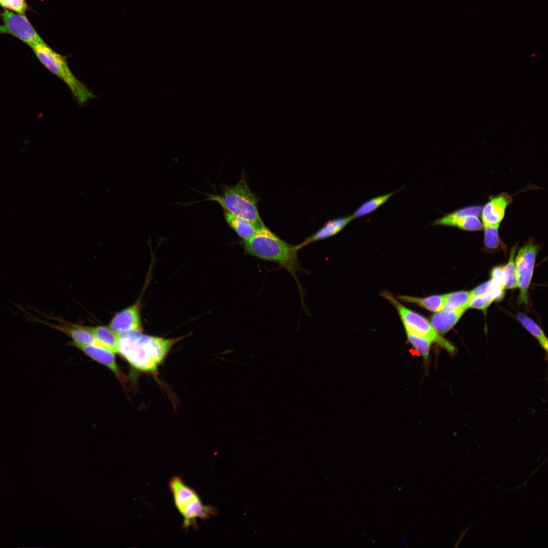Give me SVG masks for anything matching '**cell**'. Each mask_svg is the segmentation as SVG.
Instances as JSON below:
<instances>
[{
  "label": "cell",
  "instance_id": "obj_12",
  "mask_svg": "<svg viewBox=\"0 0 548 548\" xmlns=\"http://www.w3.org/2000/svg\"><path fill=\"white\" fill-rule=\"evenodd\" d=\"M139 306L138 301L119 312L112 318L109 326L118 334L142 331Z\"/></svg>",
  "mask_w": 548,
  "mask_h": 548
},
{
  "label": "cell",
  "instance_id": "obj_14",
  "mask_svg": "<svg viewBox=\"0 0 548 548\" xmlns=\"http://www.w3.org/2000/svg\"><path fill=\"white\" fill-rule=\"evenodd\" d=\"M353 219L352 215L328 221L312 235L298 245L301 248L312 242L323 240L335 235Z\"/></svg>",
  "mask_w": 548,
  "mask_h": 548
},
{
  "label": "cell",
  "instance_id": "obj_6",
  "mask_svg": "<svg viewBox=\"0 0 548 548\" xmlns=\"http://www.w3.org/2000/svg\"><path fill=\"white\" fill-rule=\"evenodd\" d=\"M381 295L396 309L405 331L435 342L449 353H456V347L439 334L425 317L402 304L389 291H383Z\"/></svg>",
  "mask_w": 548,
  "mask_h": 548
},
{
  "label": "cell",
  "instance_id": "obj_24",
  "mask_svg": "<svg viewBox=\"0 0 548 548\" xmlns=\"http://www.w3.org/2000/svg\"><path fill=\"white\" fill-rule=\"evenodd\" d=\"M499 226H483L484 230V243L485 247L490 250L498 249L500 245L499 234Z\"/></svg>",
  "mask_w": 548,
  "mask_h": 548
},
{
  "label": "cell",
  "instance_id": "obj_20",
  "mask_svg": "<svg viewBox=\"0 0 548 548\" xmlns=\"http://www.w3.org/2000/svg\"><path fill=\"white\" fill-rule=\"evenodd\" d=\"M517 318L522 326L539 342L541 347L547 352V338L542 329L531 318L523 313H519Z\"/></svg>",
  "mask_w": 548,
  "mask_h": 548
},
{
  "label": "cell",
  "instance_id": "obj_22",
  "mask_svg": "<svg viewBox=\"0 0 548 548\" xmlns=\"http://www.w3.org/2000/svg\"><path fill=\"white\" fill-rule=\"evenodd\" d=\"M397 190L383 195L371 198L361 204L352 215L353 219L367 215L375 211L383 204L389 198L395 194Z\"/></svg>",
  "mask_w": 548,
  "mask_h": 548
},
{
  "label": "cell",
  "instance_id": "obj_16",
  "mask_svg": "<svg viewBox=\"0 0 548 548\" xmlns=\"http://www.w3.org/2000/svg\"><path fill=\"white\" fill-rule=\"evenodd\" d=\"M223 211L224 218L227 224L242 241L251 238L260 228L247 219L233 215L225 210Z\"/></svg>",
  "mask_w": 548,
  "mask_h": 548
},
{
  "label": "cell",
  "instance_id": "obj_9",
  "mask_svg": "<svg viewBox=\"0 0 548 548\" xmlns=\"http://www.w3.org/2000/svg\"><path fill=\"white\" fill-rule=\"evenodd\" d=\"M482 209L480 205L462 208L436 219L432 225L456 227L468 231H480L483 229L480 218Z\"/></svg>",
  "mask_w": 548,
  "mask_h": 548
},
{
  "label": "cell",
  "instance_id": "obj_17",
  "mask_svg": "<svg viewBox=\"0 0 548 548\" xmlns=\"http://www.w3.org/2000/svg\"><path fill=\"white\" fill-rule=\"evenodd\" d=\"M446 294L434 295L426 297H417L407 295H399L397 298L402 301L414 303L432 312H437L443 309Z\"/></svg>",
  "mask_w": 548,
  "mask_h": 548
},
{
  "label": "cell",
  "instance_id": "obj_5",
  "mask_svg": "<svg viewBox=\"0 0 548 548\" xmlns=\"http://www.w3.org/2000/svg\"><path fill=\"white\" fill-rule=\"evenodd\" d=\"M175 505L183 519V527H195L196 520H205L215 515L216 509L204 505L199 495L188 486L179 475L173 476L169 482Z\"/></svg>",
  "mask_w": 548,
  "mask_h": 548
},
{
  "label": "cell",
  "instance_id": "obj_25",
  "mask_svg": "<svg viewBox=\"0 0 548 548\" xmlns=\"http://www.w3.org/2000/svg\"><path fill=\"white\" fill-rule=\"evenodd\" d=\"M496 300H497V297L492 293L473 297L469 302V308L486 312L488 307Z\"/></svg>",
  "mask_w": 548,
  "mask_h": 548
},
{
  "label": "cell",
  "instance_id": "obj_15",
  "mask_svg": "<svg viewBox=\"0 0 548 548\" xmlns=\"http://www.w3.org/2000/svg\"><path fill=\"white\" fill-rule=\"evenodd\" d=\"M467 310L460 309L452 311L442 310L433 314L430 322L439 334H444L455 326Z\"/></svg>",
  "mask_w": 548,
  "mask_h": 548
},
{
  "label": "cell",
  "instance_id": "obj_21",
  "mask_svg": "<svg viewBox=\"0 0 548 548\" xmlns=\"http://www.w3.org/2000/svg\"><path fill=\"white\" fill-rule=\"evenodd\" d=\"M517 245L512 247L507 263L503 266L504 289H512L518 288V279L515 257Z\"/></svg>",
  "mask_w": 548,
  "mask_h": 548
},
{
  "label": "cell",
  "instance_id": "obj_7",
  "mask_svg": "<svg viewBox=\"0 0 548 548\" xmlns=\"http://www.w3.org/2000/svg\"><path fill=\"white\" fill-rule=\"evenodd\" d=\"M538 247L532 240L524 245L515 256L518 288L519 289V302L527 305L529 302L528 289L531 282Z\"/></svg>",
  "mask_w": 548,
  "mask_h": 548
},
{
  "label": "cell",
  "instance_id": "obj_23",
  "mask_svg": "<svg viewBox=\"0 0 548 548\" xmlns=\"http://www.w3.org/2000/svg\"><path fill=\"white\" fill-rule=\"evenodd\" d=\"M407 338L414 349L417 350L424 360L429 358L432 342L429 340L405 331Z\"/></svg>",
  "mask_w": 548,
  "mask_h": 548
},
{
  "label": "cell",
  "instance_id": "obj_8",
  "mask_svg": "<svg viewBox=\"0 0 548 548\" xmlns=\"http://www.w3.org/2000/svg\"><path fill=\"white\" fill-rule=\"evenodd\" d=\"M0 35L9 34L29 46L43 41L25 14L4 9L0 13Z\"/></svg>",
  "mask_w": 548,
  "mask_h": 548
},
{
  "label": "cell",
  "instance_id": "obj_3",
  "mask_svg": "<svg viewBox=\"0 0 548 548\" xmlns=\"http://www.w3.org/2000/svg\"><path fill=\"white\" fill-rule=\"evenodd\" d=\"M221 189L220 194H208L206 200L218 202L223 210L247 219L259 227L264 225L258 210L259 199L251 190L244 174L235 185H223Z\"/></svg>",
  "mask_w": 548,
  "mask_h": 548
},
{
  "label": "cell",
  "instance_id": "obj_27",
  "mask_svg": "<svg viewBox=\"0 0 548 548\" xmlns=\"http://www.w3.org/2000/svg\"><path fill=\"white\" fill-rule=\"evenodd\" d=\"M406 540H407L406 537H403L401 539V540H400V543H399L400 545L401 546H403V545L404 544V543L406 542Z\"/></svg>",
  "mask_w": 548,
  "mask_h": 548
},
{
  "label": "cell",
  "instance_id": "obj_4",
  "mask_svg": "<svg viewBox=\"0 0 548 548\" xmlns=\"http://www.w3.org/2000/svg\"><path fill=\"white\" fill-rule=\"evenodd\" d=\"M30 48L41 63L65 83L79 105L83 106L95 98V95L72 73L65 56L56 52L44 41Z\"/></svg>",
  "mask_w": 548,
  "mask_h": 548
},
{
  "label": "cell",
  "instance_id": "obj_13",
  "mask_svg": "<svg viewBox=\"0 0 548 548\" xmlns=\"http://www.w3.org/2000/svg\"><path fill=\"white\" fill-rule=\"evenodd\" d=\"M27 314L28 320L42 323L50 326L70 337L72 341L70 344L92 345L104 347L88 330L87 326L65 323L61 324L60 325H53L43 321L27 312Z\"/></svg>",
  "mask_w": 548,
  "mask_h": 548
},
{
  "label": "cell",
  "instance_id": "obj_26",
  "mask_svg": "<svg viewBox=\"0 0 548 548\" xmlns=\"http://www.w3.org/2000/svg\"><path fill=\"white\" fill-rule=\"evenodd\" d=\"M0 6L4 9L25 14L28 10L26 0H0Z\"/></svg>",
  "mask_w": 548,
  "mask_h": 548
},
{
  "label": "cell",
  "instance_id": "obj_19",
  "mask_svg": "<svg viewBox=\"0 0 548 548\" xmlns=\"http://www.w3.org/2000/svg\"><path fill=\"white\" fill-rule=\"evenodd\" d=\"M472 298L470 291H459L446 294L442 310L452 311L460 309H469Z\"/></svg>",
  "mask_w": 548,
  "mask_h": 548
},
{
  "label": "cell",
  "instance_id": "obj_18",
  "mask_svg": "<svg viewBox=\"0 0 548 548\" xmlns=\"http://www.w3.org/2000/svg\"><path fill=\"white\" fill-rule=\"evenodd\" d=\"M87 328L104 347L114 353H117L119 334L113 330L109 326H87Z\"/></svg>",
  "mask_w": 548,
  "mask_h": 548
},
{
  "label": "cell",
  "instance_id": "obj_10",
  "mask_svg": "<svg viewBox=\"0 0 548 548\" xmlns=\"http://www.w3.org/2000/svg\"><path fill=\"white\" fill-rule=\"evenodd\" d=\"M512 200L511 196L504 192L490 196L482 209L480 216L483 226L500 227L506 209Z\"/></svg>",
  "mask_w": 548,
  "mask_h": 548
},
{
  "label": "cell",
  "instance_id": "obj_11",
  "mask_svg": "<svg viewBox=\"0 0 548 548\" xmlns=\"http://www.w3.org/2000/svg\"><path fill=\"white\" fill-rule=\"evenodd\" d=\"M69 344L82 351L94 361L110 369L122 384L126 382V378L119 368L113 352L106 348L95 345Z\"/></svg>",
  "mask_w": 548,
  "mask_h": 548
},
{
  "label": "cell",
  "instance_id": "obj_1",
  "mask_svg": "<svg viewBox=\"0 0 548 548\" xmlns=\"http://www.w3.org/2000/svg\"><path fill=\"white\" fill-rule=\"evenodd\" d=\"M118 352L138 372L155 374L173 346L184 336L166 338L136 330L119 334Z\"/></svg>",
  "mask_w": 548,
  "mask_h": 548
},
{
  "label": "cell",
  "instance_id": "obj_2",
  "mask_svg": "<svg viewBox=\"0 0 548 548\" xmlns=\"http://www.w3.org/2000/svg\"><path fill=\"white\" fill-rule=\"evenodd\" d=\"M242 244L247 254L276 263L296 279V271L300 270L297 257L300 249L298 245H292L283 241L265 225L251 238L242 241Z\"/></svg>",
  "mask_w": 548,
  "mask_h": 548
}]
</instances>
